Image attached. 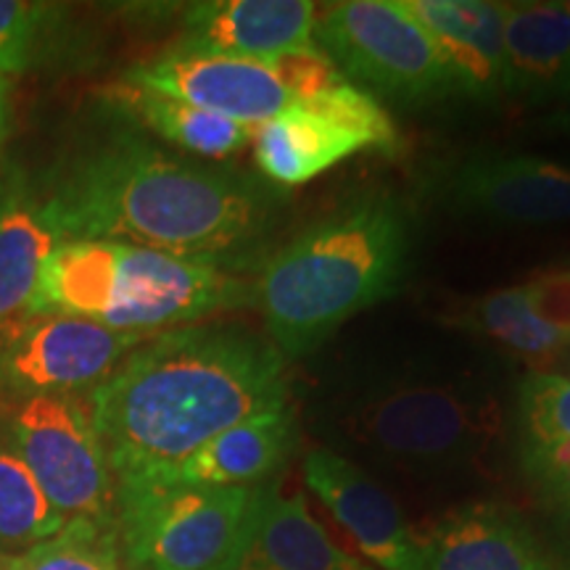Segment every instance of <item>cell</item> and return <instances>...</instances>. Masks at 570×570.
<instances>
[{
  "instance_id": "cell-30",
  "label": "cell",
  "mask_w": 570,
  "mask_h": 570,
  "mask_svg": "<svg viewBox=\"0 0 570 570\" xmlns=\"http://www.w3.org/2000/svg\"><path fill=\"white\" fill-rule=\"evenodd\" d=\"M365 570H373V568H365Z\"/></svg>"
},
{
  "instance_id": "cell-16",
  "label": "cell",
  "mask_w": 570,
  "mask_h": 570,
  "mask_svg": "<svg viewBox=\"0 0 570 570\" xmlns=\"http://www.w3.org/2000/svg\"><path fill=\"white\" fill-rule=\"evenodd\" d=\"M402 6L444 61L454 90L470 98L502 96L504 17L502 3L487 0H402Z\"/></svg>"
},
{
  "instance_id": "cell-15",
  "label": "cell",
  "mask_w": 570,
  "mask_h": 570,
  "mask_svg": "<svg viewBox=\"0 0 570 570\" xmlns=\"http://www.w3.org/2000/svg\"><path fill=\"white\" fill-rule=\"evenodd\" d=\"M341 550L312 515L302 494L283 497L281 483L254 489L252 510L230 570H365Z\"/></svg>"
},
{
  "instance_id": "cell-24",
  "label": "cell",
  "mask_w": 570,
  "mask_h": 570,
  "mask_svg": "<svg viewBox=\"0 0 570 570\" xmlns=\"http://www.w3.org/2000/svg\"><path fill=\"white\" fill-rule=\"evenodd\" d=\"M465 323L470 331L481 333L497 344L512 348L523 356H552L570 346V338L554 331L533 315L523 285L504 288L483 296L468 309Z\"/></svg>"
},
{
  "instance_id": "cell-25",
  "label": "cell",
  "mask_w": 570,
  "mask_h": 570,
  "mask_svg": "<svg viewBox=\"0 0 570 570\" xmlns=\"http://www.w3.org/2000/svg\"><path fill=\"white\" fill-rule=\"evenodd\" d=\"M63 523L24 462L0 439V544L30 550Z\"/></svg>"
},
{
  "instance_id": "cell-1",
  "label": "cell",
  "mask_w": 570,
  "mask_h": 570,
  "mask_svg": "<svg viewBox=\"0 0 570 570\" xmlns=\"http://www.w3.org/2000/svg\"><path fill=\"white\" fill-rule=\"evenodd\" d=\"M63 240H114L233 273L267 259L285 194L259 177L196 164L140 135H117L75 156L46 185Z\"/></svg>"
},
{
  "instance_id": "cell-23",
  "label": "cell",
  "mask_w": 570,
  "mask_h": 570,
  "mask_svg": "<svg viewBox=\"0 0 570 570\" xmlns=\"http://www.w3.org/2000/svg\"><path fill=\"white\" fill-rule=\"evenodd\" d=\"M117 525L69 520L53 537L38 541L0 570H125Z\"/></svg>"
},
{
  "instance_id": "cell-13",
  "label": "cell",
  "mask_w": 570,
  "mask_h": 570,
  "mask_svg": "<svg viewBox=\"0 0 570 570\" xmlns=\"http://www.w3.org/2000/svg\"><path fill=\"white\" fill-rule=\"evenodd\" d=\"M304 481L367 560L383 570H423L420 537L394 497L354 460L315 446L304 454Z\"/></svg>"
},
{
  "instance_id": "cell-8",
  "label": "cell",
  "mask_w": 570,
  "mask_h": 570,
  "mask_svg": "<svg viewBox=\"0 0 570 570\" xmlns=\"http://www.w3.org/2000/svg\"><path fill=\"white\" fill-rule=\"evenodd\" d=\"M0 439L24 462L67 520H114V473L92 425L88 394H40L0 402Z\"/></svg>"
},
{
  "instance_id": "cell-26",
  "label": "cell",
  "mask_w": 570,
  "mask_h": 570,
  "mask_svg": "<svg viewBox=\"0 0 570 570\" xmlns=\"http://www.w3.org/2000/svg\"><path fill=\"white\" fill-rule=\"evenodd\" d=\"M63 21V9L40 0H0V75L21 77L42 59Z\"/></svg>"
},
{
  "instance_id": "cell-17",
  "label": "cell",
  "mask_w": 570,
  "mask_h": 570,
  "mask_svg": "<svg viewBox=\"0 0 570 570\" xmlns=\"http://www.w3.org/2000/svg\"><path fill=\"white\" fill-rule=\"evenodd\" d=\"M63 244L42 185L0 173V327L27 317L42 267Z\"/></svg>"
},
{
  "instance_id": "cell-28",
  "label": "cell",
  "mask_w": 570,
  "mask_h": 570,
  "mask_svg": "<svg viewBox=\"0 0 570 570\" xmlns=\"http://www.w3.org/2000/svg\"><path fill=\"white\" fill-rule=\"evenodd\" d=\"M11 88L13 80L0 75V148H3L6 135L11 130Z\"/></svg>"
},
{
  "instance_id": "cell-20",
  "label": "cell",
  "mask_w": 570,
  "mask_h": 570,
  "mask_svg": "<svg viewBox=\"0 0 570 570\" xmlns=\"http://www.w3.org/2000/svg\"><path fill=\"white\" fill-rule=\"evenodd\" d=\"M423 570H552L531 533L494 508H465L420 537Z\"/></svg>"
},
{
  "instance_id": "cell-21",
  "label": "cell",
  "mask_w": 570,
  "mask_h": 570,
  "mask_svg": "<svg viewBox=\"0 0 570 570\" xmlns=\"http://www.w3.org/2000/svg\"><path fill=\"white\" fill-rule=\"evenodd\" d=\"M114 101L161 140L173 142L185 154L202 156V159H227V156L244 151L254 140L256 127L233 122L219 114L127 82H119V88L114 90Z\"/></svg>"
},
{
  "instance_id": "cell-19",
  "label": "cell",
  "mask_w": 570,
  "mask_h": 570,
  "mask_svg": "<svg viewBox=\"0 0 570 570\" xmlns=\"http://www.w3.org/2000/svg\"><path fill=\"white\" fill-rule=\"evenodd\" d=\"M296 441V412L285 404L217 433L167 479L190 487H259L281 470Z\"/></svg>"
},
{
  "instance_id": "cell-31",
  "label": "cell",
  "mask_w": 570,
  "mask_h": 570,
  "mask_svg": "<svg viewBox=\"0 0 570 570\" xmlns=\"http://www.w3.org/2000/svg\"><path fill=\"white\" fill-rule=\"evenodd\" d=\"M568 117H570V111H568Z\"/></svg>"
},
{
  "instance_id": "cell-6",
  "label": "cell",
  "mask_w": 570,
  "mask_h": 570,
  "mask_svg": "<svg viewBox=\"0 0 570 570\" xmlns=\"http://www.w3.org/2000/svg\"><path fill=\"white\" fill-rule=\"evenodd\" d=\"M256 487H190L167 475L117 483L114 525L135 570H230Z\"/></svg>"
},
{
  "instance_id": "cell-4",
  "label": "cell",
  "mask_w": 570,
  "mask_h": 570,
  "mask_svg": "<svg viewBox=\"0 0 570 570\" xmlns=\"http://www.w3.org/2000/svg\"><path fill=\"white\" fill-rule=\"evenodd\" d=\"M248 302V283L209 262L114 240H69L42 267L27 315H71L156 336Z\"/></svg>"
},
{
  "instance_id": "cell-14",
  "label": "cell",
  "mask_w": 570,
  "mask_h": 570,
  "mask_svg": "<svg viewBox=\"0 0 570 570\" xmlns=\"http://www.w3.org/2000/svg\"><path fill=\"white\" fill-rule=\"evenodd\" d=\"M317 17L309 0H204L185 9L175 51L273 61L315 46Z\"/></svg>"
},
{
  "instance_id": "cell-5",
  "label": "cell",
  "mask_w": 570,
  "mask_h": 570,
  "mask_svg": "<svg viewBox=\"0 0 570 570\" xmlns=\"http://www.w3.org/2000/svg\"><path fill=\"white\" fill-rule=\"evenodd\" d=\"M348 444L417 475H458L487 465L502 436V407L470 373L386 370L360 381L336 410Z\"/></svg>"
},
{
  "instance_id": "cell-11",
  "label": "cell",
  "mask_w": 570,
  "mask_h": 570,
  "mask_svg": "<svg viewBox=\"0 0 570 570\" xmlns=\"http://www.w3.org/2000/svg\"><path fill=\"white\" fill-rule=\"evenodd\" d=\"M436 198L462 217L494 225L570 219V169L529 154H473L433 180Z\"/></svg>"
},
{
  "instance_id": "cell-29",
  "label": "cell",
  "mask_w": 570,
  "mask_h": 570,
  "mask_svg": "<svg viewBox=\"0 0 570 570\" xmlns=\"http://www.w3.org/2000/svg\"><path fill=\"white\" fill-rule=\"evenodd\" d=\"M562 6H566V11L570 13V0H568V3H562Z\"/></svg>"
},
{
  "instance_id": "cell-12",
  "label": "cell",
  "mask_w": 570,
  "mask_h": 570,
  "mask_svg": "<svg viewBox=\"0 0 570 570\" xmlns=\"http://www.w3.org/2000/svg\"><path fill=\"white\" fill-rule=\"evenodd\" d=\"M122 82L177 98L233 122L259 127L294 104L273 61L169 51L127 71Z\"/></svg>"
},
{
  "instance_id": "cell-18",
  "label": "cell",
  "mask_w": 570,
  "mask_h": 570,
  "mask_svg": "<svg viewBox=\"0 0 570 570\" xmlns=\"http://www.w3.org/2000/svg\"><path fill=\"white\" fill-rule=\"evenodd\" d=\"M502 96L570 104V13L562 3H502Z\"/></svg>"
},
{
  "instance_id": "cell-22",
  "label": "cell",
  "mask_w": 570,
  "mask_h": 570,
  "mask_svg": "<svg viewBox=\"0 0 570 570\" xmlns=\"http://www.w3.org/2000/svg\"><path fill=\"white\" fill-rule=\"evenodd\" d=\"M518 417L533 468L570 497V377L544 370L525 375Z\"/></svg>"
},
{
  "instance_id": "cell-3",
  "label": "cell",
  "mask_w": 570,
  "mask_h": 570,
  "mask_svg": "<svg viewBox=\"0 0 570 570\" xmlns=\"http://www.w3.org/2000/svg\"><path fill=\"white\" fill-rule=\"evenodd\" d=\"M410 254V209L391 194H367L306 225L262 262L252 288L269 344L285 362L312 354L394 294Z\"/></svg>"
},
{
  "instance_id": "cell-2",
  "label": "cell",
  "mask_w": 570,
  "mask_h": 570,
  "mask_svg": "<svg viewBox=\"0 0 570 570\" xmlns=\"http://www.w3.org/2000/svg\"><path fill=\"white\" fill-rule=\"evenodd\" d=\"M288 362L267 336L233 323L156 333L88 394L114 487L173 473L198 446L288 404Z\"/></svg>"
},
{
  "instance_id": "cell-10",
  "label": "cell",
  "mask_w": 570,
  "mask_h": 570,
  "mask_svg": "<svg viewBox=\"0 0 570 570\" xmlns=\"http://www.w3.org/2000/svg\"><path fill=\"white\" fill-rule=\"evenodd\" d=\"M148 336L71 315H27L0 327V402L90 394Z\"/></svg>"
},
{
  "instance_id": "cell-9",
  "label": "cell",
  "mask_w": 570,
  "mask_h": 570,
  "mask_svg": "<svg viewBox=\"0 0 570 570\" xmlns=\"http://www.w3.org/2000/svg\"><path fill=\"white\" fill-rule=\"evenodd\" d=\"M254 161L275 188L312 183L354 154L396 142V127L381 101L352 82L298 98L254 130Z\"/></svg>"
},
{
  "instance_id": "cell-27",
  "label": "cell",
  "mask_w": 570,
  "mask_h": 570,
  "mask_svg": "<svg viewBox=\"0 0 570 570\" xmlns=\"http://www.w3.org/2000/svg\"><path fill=\"white\" fill-rule=\"evenodd\" d=\"M533 315L570 338V269L547 273L523 285Z\"/></svg>"
},
{
  "instance_id": "cell-7",
  "label": "cell",
  "mask_w": 570,
  "mask_h": 570,
  "mask_svg": "<svg viewBox=\"0 0 570 570\" xmlns=\"http://www.w3.org/2000/svg\"><path fill=\"white\" fill-rule=\"evenodd\" d=\"M315 42L346 82L375 101L428 106L458 96L452 77L402 0H346L320 13Z\"/></svg>"
}]
</instances>
